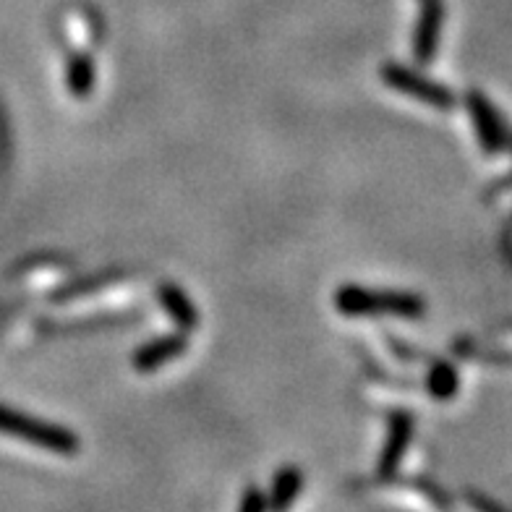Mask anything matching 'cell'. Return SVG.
<instances>
[{
    "label": "cell",
    "instance_id": "5b68a950",
    "mask_svg": "<svg viewBox=\"0 0 512 512\" xmlns=\"http://www.w3.org/2000/svg\"><path fill=\"white\" fill-rule=\"evenodd\" d=\"M468 110L486 155H499L507 147V128L494 105L481 92H468Z\"/></svg>",
    "mask_w": 512,
    "mask_h": 512
},
{
    "label": "cell",
    "instance_id": "6da1fadb",
    "mask_svg": "<svg viewBox=\"0 0 512 512\" xmlns=\"http://www.w3.org/2000/svg\"><path fill=\"white\" fill-rule=\"evenodd\" d=\"M335 309L343 317H392L421 319L426 314V301L408 290H371L361 285H343L335 293Z\"/></svg>",
    "mask_w": 512,
    "mask_h": 512
},
{
    "label": "cell",
    "instance_id": "9c48e42d",
    "mask_svg": "<svg viewBox=\"0 0 512 512\" xmlns=\"http://www.w3.org/2000/svg\"><path fill=\"white\" fill-rule=\"evenodd\" d=\"M304 489V473L296 465H283L272 479V489L267 492L270 510H288Z\"/></svg>",
    "mask_w": 512,
    "mask_h": 512
},
{
    "label": "cell",
    "instance_id": "30bf717a",
    "mask_svg": "<svg viewBox=\"0 0 512 512\" xmlns=\"http://www.w3.org/2000/svg\"><path fill=\"white\" fill-rule=\"evenodd\" d=\"M95 61L87 53H71L66 61V87L74 100H87L95 89Z\"/></svg>",
    "mask_w": 512,
    "mask_h": 512
},
{
    "label": "cell",
    "instance_id": "8992f818",
    "mask_svg": "<svg viewBox=\"0 0 512 512\" xmlns=\"http://www.w3.org/2000/svg\"><path fill=\"white\" fill-rule=\"evenodd\" d=\"M442 24H445L442 0H424V11L418 16L416 32H413V58L421 66H429L437 58L439 42H442Z\"/></svg>",
    "mask_w": 512,
    "mask_h": 512
},
{
    "label": "cell",
    "instance_id": "52a82bcc",
    "mask_svg": "<svg viewBox=\"0 0 512 512\" xmlns=\"http://www.w3.org/2000/svg\"><path fill=\"white\" fill-rule=\"evenodd\" d=\"M189 351V337L186 332H173V335H160L147 340L144 345H139L131 356V366H134L139 374H152L160 366H165L173 358L183 356V353Z\"/></svg>",
    "mask_w": 512,
    "mask_h": 512
},
{
    "label": "cell",
    "instance_id": "ba28073f",
    "mask_svg": "<svg viewBox=\"0 0 512 512\" xmlns=\"http://www.w3.org/2000/svg\"><path fill=\"white\" fill-rule=\"evenodd\" d=\"M157 298H160L162 309L173 319L178 330L189 335V332H194L199 327V311L191 304V298L186 296V290L178 288L176 283H162L157 288Z\"/></svg>",
    "mask_w": 512,
    "mask_h": 512
},
{
    "label": "cell",
    "instance_id": "7a4b0ae2",
    "mask_svg": "<svg viewBox=\"0 0 512 512\" xmlns=\"http://www.w3.org/2000/svg\"><path fill=\"white\" fill-rule=\"evenodd\" d=\"M0 434L24 439L29 445H37L53 455H63V458H74L81 447V439L66 426L27 416V413H19L6 405H0Z\"/></svg>",
    "mask_w": 512,
    "mask_h": 512
},
{
    "label": "cell",
    "instance_id": "7c38bea8",
    "mask_svg": "<svg viewBox=\"0 0 512 512\" xmlns=\"http://www.w3.org/2000/svg\"><path fill=\"white\" fill-rule=\"evenodd\" d=\"M238 510H241V512L270 510V499H267V494H264L259 486H249V489L243 492L241 502H238Z\"/></svg>",
    "mask_w": 512,
    "mask_h": 512
},
{
    "label": "cell",
    "instance_id": "8fae6325",
    "mask_svg": "<svg viewBox=\"0 0 512 512\" xmlns=\"http://www.w3.org/2000/svg\"><path fill=\"white\" fill-rule=\"evenodd\" d=\"M426 392L434 400H450L458 395V371L447 361H434L426 374Z\"/></svg>",
    "mask_w": 512,
    "mask_h": 512
},
{
    "label": "cell",
    "instance_id": "277c9868",
    "mask_svg": "<svg viewBox=\"0 0 512 512\" xmlns=\"http://www.w3.org/2000/svg\"><path fill=\"white\" fill-rule=\"evenodd\" d=\"M413 421L411 413L405 411H392L390 418H387V439H384L382 455H379L377 463V476L379 479H392L398 473L400 463L405 458V450L411 447L413 442Z\"/></svg>",
    "mask_w": 512,
    "mask_h": 512
},
{
    "label": "cell",
    "instance_id": "3957f363",
    "mask_svg": "<svg viewBox=\"0 0 512 512\" xmlns=\"http://www.w3.org/2000/svg\"><path fill=\"white\" fill-rule=\"evenodd\" d=\"M379 79L387 84L390 89L400 92L405 97H413V100L424 102L429 108L437 110H450L455 105V95L452 89H447L445 84L439 81L426 79L413 68L403 66V63H384L382 71H379Z\"/></svg>",
    "mask_w": 512,
    "mask_h": 512
}]
</instances>
